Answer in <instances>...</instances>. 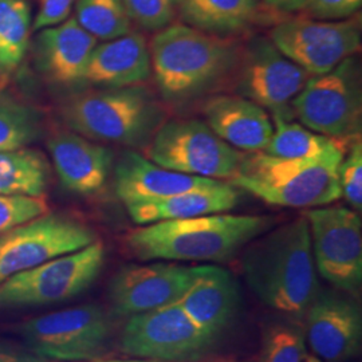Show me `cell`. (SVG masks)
<instances>
[{
    "mask_svg": "<svg viewBox=\"0 0 362 362\" xmlns=\"http://www.w3.org/2000/svg\"><path fill=\"white\" fill-rule=\"evenodd\" d=\"M149 52L161 98L184 107L233 81L242 46L236 39L170 25L157 31Z\"/></svg>",
    "mask_w": 362,
    "mask_h": 362,
    "instance_id": "obj_1",
    "label": "cell"
},
{
    "mask_svg": "<svg viewBox=\"0 0 362 362\" xmlns=\"http://www.w3.org/2000/svg\"><path fill=\"white\" fill-rule=\"evenodd\" d=\"M245 248L243 274L259 300L286 315H303L320 290L306 216L259 235Z\"/></svg>",
    "mask_w": 362,
    "mask_h": 362,
    "instance_id": "obj_2",
    "label": "cell"
},
{
    "mask_svg": "<svg viewBox=\"0 0 362 362\" xmlns=\"http://www.w3.org/2000/svg\"><path fill=\"white\" fill-rule=\"evenodd\" d=\"M272 226L270 216L223 212L140 226L125 245L145 262H226Z\"/></svg>",
    "mask_w": 362,
    "mask_h": 362,
    "instance_id": "obj_3",
    "label": "cell"
},
{
    "mask_svg": "<svg viewBox=\"0 0 362 362\" xmlns=\"http://www.w3.org/2000/svg\"><path fill=\"white\" fill-rule=\"evenodd\" d=\"M342 158L296 160L264 152L245 153L230 182L272 206L325 207L341 199L338 169Z\"/></svg>",
    "mask_w": 362,
    "mask_h": 362,
    "instance_id": "obj_4",
    "label": "cell"
},
{
    "mask_svg": "<svg viewBox=\"0 0 362 362\" xmlns=\"http://www.w3.org/2000/svg\"><path fill=\"white\" fill-rule=\"evenodd\" d=\"M62 116L70 129L89 140L127 145H146L165 121L164 107L141 85L79 94Z\"/></svg>",
    "mask_w": 362,
    "mask_h": 362,
    "instance_id": "obj_5",
    "label": "cell"
},
{
    "mask_svg": "<svg viewBox=\"0 0 362 362\" xmlns=\"http://www.w3.org/2000/svg\"><path fill=\"white\" fill-rule=\"evenodd\" d=\"M291 107L300 124L313 132L344 141L360 137L362 89L358 58L353 55L325 74L311 76Z\"/></svg>",
    "mask_w": 362,
    "mask_h": 362,
    "instance_id": "obj_6",
    "label": "cell"
},
{
    "mask_svg": "<svg viewBox=\"0 0 362 362\" xmlns=\"http://www.w3.org/2000/svg\"><path fill=\"white\" fill-rule=\"evenodd\" d=\"M145 157L160 167L191 176L231 180L245 153L224 143L202 119L164 121L146 144Z\"/></svg>",
    "mask_w": 362,
    "mask_h": 362,
    "instance_id": "obj_7",
    "label": "cell"
},
{
    "mask_svg": "<svg viewBox=\"0 0 362 362\" xmlns=\"http://www.w3.org/2000/svg\"><path fill=\"white\" fill-rule=\"evenodd\" d=\"M105 246L95 240L85 248L15 274L0 284V309L66 302L86 291L105 263Z\"/></svg>",
    "mask_w": 362,
    "mask_h": 362,
    "instance_id": "obj_8",
    "label": "cell"
},
{
    "mask_svg": "<svg viewBox=\"0 0 362 362\" xmlns=\"http://www.w3.org/2000/svg\"><path fill=\"white\" fill-rule=\"evenodd\" d=\"M28 349L54 362L98 360L107 350L112 322L95 303L52 311L19 325Z\"/></svg>",
    "mask_w": 362,
    "mask_h": 362,
    "instance_id": "obj_9",
    "label": "cell"
},
{
    "mask_svg": "<svg viewBox=\"0 0 362 362\" xmlns=\"http://www.w3.org/2000/svg\"><path fill=\"white\" fill-rule=\"evenodd\" d=\"M310 77L270 39L259 37L242 46L233 73V91L262 106L272 117L293 119V101Z\"/></svg>",
    "mask_w": 362,
    "mask_h": 362,
    "instance_id": "obj_10",
    "label": "cell"
},
{
    "mask_svg": "<svg viewBox=\"0 0 362 362\" xmlns=\"http://www.w3.org/2000/svg\"><path fill=\"white\" fill-rule=\"evenodd\" d=\"M215 341L173 302L129 317L121 334V348L136 358L194 362L203 358Z\"/></svg>",
    "mask_w": 362,
    "mask_h": 362,
    "instance_id": "obj_11",
    "label": "cell"
},
{
    "mask_svg": "<svg viewBox=\"0 0 362 362\" xmlns=\"http://www.w3.org/2000/svg\"><path fill=\"white\" fill-rule=\"evenodd\" d=\"M305 216L310 228L315 269L337 290L357 297L362 284L360 215L342 206H325L310 208Z\"/></svg>",
    "mask_w": 362,
    "mask_h": 362,
    "instance_id": "obj_12",
    "label": "cell"
},
{
    "mask_svg": "<svg viewBox=\"0 0 362 362\" xmlns=\"http://www.w3.org/2000/svg\"><path fill=\"white\" fill-rule=\"evenodd\" d=\"M95 240V233L86 224L49 212L0 233V284L15 274L85 248Z\"/></svg>",
    "mask_w": 362,
    "mask_h": 362,
    "instance_id": "obj_13",
    "label": "cell"
},
{
    "mask_svg": "<svg viewBox=\"0 0 362 362\" xmlns=\"http://www.w3.org/2000/svg\"><path fill=\"white\" fill-rule=\"evenodd\" d=\"M270 40L310 76H320L360 52L361 25L353 18L338 22L293 18L274 27Z\"/></svg>",
    "mask_w": 362,
    "mask_h": 362,
    "instance_id": "obj_14",
    "label": "cell"
},
{
    "mask_svg": "<svg viewBox=\"0 0 362 362\" xmlns=\"http://www.w3.org/2000/svg\"><path fill=\"white\" fill-rule=\"evenodd\" d=\"M306 317V342L326 362H346L361 350L362 314L354 297L339 290H318Z\"/></svg>",
    "mask_w": 362,
    "mask_h": 362,
    "instance_id": "obj_15",
    "label": "cell"
},
{
    "mask_svg": "<svg viewBox=\"0 0 362 362\" xmlns=\"http://www.w3.org/2000/svg\"><path fill=\"white\" fill-rule=\"evenodd\" d=\"M192 278V267L176 263L128 264L112 278L109 299L116 314L132 317L177 302Z\"/></svg>",
    "mask_w": 362,
    "mask_h": 362,
    "instance_id": "obj_16",
    "label": "cell"
},
{
    "mask_svg": "<svg viewBox=\"0 0 362 362\" xmlns=\"http://www.w3.org/2000/svg\"><path fill=\"white\" fill-rule=\"evenodd\" d=\"M192 270V282L177 303L202 330L218 338L239 311V287L233 274L219 266L204 264Z\"/></svg>",
    "mask_w": 362,
    "mask_h": 362,
    "instance_id": "obj_17",
    "label": "cell"
},
{
    "mask_svg": "<svg viewBox=\"0 0 362 362\" xmlns=\"http://www.w3.org/2000/svg\"><path fill=\"white\" fill-rule=\"evenodd\" d=\"M49 151L58 179L66 191L82 196L98 194L113 167V152L78 133L52 136Z\"/></svg>",
    "mask_w": 362,
    "mask_h": 362,
    "instance_id": "obj_18",
    "label": "cell"
},
{
    "mask_svg": "<svg viewBox=\"0 0 362 362\" xmlns=\"http://www.w3.org/2000/svg\"><path fill=\"white\" fill-rule=\"evenodd\" d=\"M206 124L224 143L243 153L263 152L274 124L262 106L238 94L212 95L203 105Z\"/></svg>",
    "mask_w": 362,
    "mask_h": 362,
    "instance_id": "obj_19",
    "label": "cell"
},
{
    "mask_svg": "<svg viewBox=\"0 0 362 362\" xmlns=\"http://www.w3.org/2000/svg\"><path fill=\"white\" fill-rule=\"evenodd\" d=\"M215 181L160 167L137 152H127L115 170L116 194L125 206L163 200Z\"/></svg>",
    "mask_w": 362,
    "mask_h": 362,
    "instance_id": "obj_20",
    "label": "cell"
},
{
    "mask_svg": "<svg viewBox=\"0 0 362 362\" xmlns=\"http://www.w3.org/2000/svg\"><path fill=\"white\" fill-rule=\"evenodd\" d=\"M151 74L149 46L141 34L130 31L94 47L82 82L118 89L141 85Z\"/></svg>",
    "mask_w": 362,
    "mask_h": 362,
    "instance_id": "obj_21",
    "label": "cell"
},
{
    "mask_svg": "<svg viewBox=\"0 0 362 362\" xmlns=\"http://www.w3.org/2000/svg\"><path fill=\"white\" fill-rule=\"evenodd\" d=\"M97 39L81 26L76 18H67L57 26L40 30L37 54L42 71L59 85L82 82Z\"/></svg>",
    "mask_w": 362,
    "mask_h": 362,
    "instance_id": "obj_22",
    "label": "cell"
},
{
    "mask_svg": "<svg viewBox=\"0 0 362 362\" xmlns=\"http://www.w3.org/2000/svg\"><path fill=\"white\" fill-rule=\"evenodd\" d=\"M239 189L231 182L216 180L209 185L151 203L127 206L130 218L139 226L165 220L189 219L228 212L238 206Z\"/></svg>",
    "mask_w": 362,
    "mask_h": 362,
    "instance_id": "obj_23",
    "label": "cell"
},
{
    "mask_svg": "<svg viewBox=\"0 0 362 362\" xmlns=\"http://www.w3.org/2000/svg\"><path fill=\"white\" fill-rule=\"evenodd\" d=\"M257 8L258 0H176V10L188 26L221 37L246 28Z\"/></svg>",
    "mask_w": 362,
    "mask_h": 362,
    "instance_id": "obj_24",
    "label": "cell"
},
{
    "mask_svg": "<svg viewBox=\"0 0 362 362\" xmlns=\"http://www.w3.org/2000/svg\"><path fill=\"white\" fill-rule=\"evenodd\" d=\"M274 124L270 143L263 151L267 155L296 158V160H314L332 156H344L346 145L350 141L337 140L320 134L317 132L294 122L293 119H282L272 117ZM354 140V139H353Z\"/></svg>",
    "mask_w": 362,
    "mask_h": 362,
    "instance_id": "obj_25",
    "label": "cell"
},
{
    "mask_svg": "<svg viewBox=\"0 0 362 362\" xmlns=\"http://www.w3.org/2000/svg\"><path fill=\"white\" fill-rule=\"evenodd\" d=\"M49 180L47 161L38 151L0 152V194L43 196Z\"/></svg>",
    "mask_w": 362,
    "mask_h": 362,
    "instance_id": "obj_26",
    "label": "cell"
},
{
    "mask_svg": "<svg viewBox=\"0 0 362 362\" xmlns=\"http://www.w3.org/2000/svg\"><path fill=\"white\" fill-rule=\"evenodd\" d=\"M26 0H0V78L11 77L26 57L31 37Z\"/></svg>",
    "mask_w": 362,
    "mask_h": 362,
    "instance_id": "obj_27",
    "label": "cell"
},
{
    "mask_svg": "<svg viewBox=\"0 0 362 362\" xmlns=\"http://www.w3.org/2000/svg\"><path fill=\"white\" fill-rule=\"evenodd\" d=\"M76 19L90 35L101 40L130 33V18L122 0H77Z\"/></svg>",
    "mask_w": 362,
    "mask_h": 362,
    "instance_id": "obj_28",
    "label": "cell"
},
{
    "mask_svg": "<svg viewBox=\"0 0 362 362\" xmlns=\"http://www.w3.org/2000/svg\"><path fill=\"white\" fill-rule=\"evenodd\" d=\"M306 350L305 327L293 320L278 321L263 332L259 362H302Z\"/></svg>",
    "mask_w": 362,
    "mask_h": 362,
    "instance_id": "obj_29",
    "label": "cell"
},
{
    "mask_svg": "<svg viewBox=\"0 0 362 362\" xmlns=\"http://www.w3.org/2000/svg\"><path fill=\"white\" fill-rule=\"evenodd\" d=\"M39 133L37 113L26 105L0 97V152L26 148Z\"/></svg>",
    "mask_w": 362,
    "mask_h": 362,
    "instance_id": "obj_30",
    "label": "cell"
},
{
    "mask_svg": "<svg viewBox=\"0 0 362 362\" xmlns=\"http://www.w3.org/2000/svg\"><path fill=\"white\" fill-rule=\"evenodd\" d=\"M47 212L49 204L43 196L0 194V233L26 224Z\"/></svg>",
    "mask_w": 362,
    "mask_h": 362,
    "instance_id": "obj_31",
    "label": "cell"
},
{
    "mask_svg": "<svg viewBox=\"0 0 362 362\" xmlns=\"http://www.w3.org/2000/svg\"><path fill=\"white\" fill-rule=\"evenodd\" d=\"M350 148L345 152L339 164L338 176L341 197H344L351 209L362 208V144L361 137L350 141Z\"/></svg>",
    "mask_w": 362,
    "mask_h": 362,
    "instance_id": "obj_32",
    "label": "cell"
},
{
    "mask_svg": "<svg viewBox=\"0 0 362 362\" xmlns=\"http://www.w3.org/2000/svg\"><path fill=\"white\" fill-rule=\"evenodd\" d=\"M130 21L146 31H160L172 25L176 0H122Z\"/></svg>",
    "mask_w": 362,
    "mask_h": 362,
    "instance_id": "obj_33",
    "label": "cell"
},
{
    "mask_svg": "<svg viewBox=\"0 0 362 362\" xmlns=\"http://www.w3.org/2000/svg\"><path fill=\"white\" fill-rule=\"evenodd\" d=\"M362 0H308L300 11L315 21L338 22L349 19L361 8Z\"/></svg>",
    "mask_w": 362,
    "mask_h": 362,
    "instance_id": "obj_34",
    "label": "cell"
},
{
    "mask_svg": "<svg viewBox=\"0 0 362 362\" xmlns=\"http://www.w3.org/2000/svg\"><path fill=\"white\" fill-rule=\"evenodd\" d=\"M77 0H39V10L33 26L35 30L57 26L69 18Z\"/></svg>",
    "mask_w": 362,
    "mask_h": 362,
    "instance_id": "obj_35",
    "label": "cell"
},
{
    "mask_svg": "<svg viewBox=\"0 0 362 362\" xmlns=\"http://www.w3.org/2000/svg\"><path fill=\"white\" fill-rule=\"evenodd\" d=\"M0 362H54L31 349H23L0 339Z\"/></svg>",
    "mask_w": 362,
    "mask_h": 362,
    "instance_id": "obj_36",
    "label": "cell"
},
{
    "mask_svg": "<svg viewBox=\"0 0 362 362\" xmlns=\"http://www.w3.org/2000/svg\"><path fill=\"white\" fill-rule=\"evenodd\" d=\"M263 1L272 8L284 13L300 11L308 3V0H263Z\"/></svg>",
    "mask_w": 362,
    "mask_h": 362,
    "instance_id": "obj_37",
    "label": "cell"
},
{
    "mask_svg": "<svg viewBox=\"0 0 362 362\" xmlns=\"http://www.w3.org/2000/svg\"><path fill=\"white\" fill-rule=\"evenodd\" d=\"M85 362H160L153 361V360H144V358H133V360H93V361Z\"/></svg>",
    "mask_w": 362,
    "mask_h": 362,
    "instance_id": "obj_38",
    "label": "cell"
},
{
    "mask_svg": "<svg viewBox=\"0 0 362 362\" xmlns=\"http://www.w3.org/2000/svg\"><path fill=\"white\" fill-rule=\"evenodd\" d=\"M302 362H324L321 358H318L317 356H314V354H308L306 357H305V360Z\"/></svg>",
    "mask_w": 362,
    "mask_h": 362,
    "instance_id": "obj_39",
    "label": "cell"
}]
</instances>
